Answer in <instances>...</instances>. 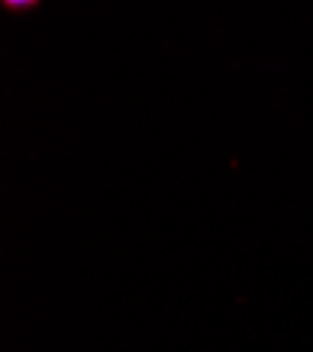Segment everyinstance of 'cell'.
<instances>
[{"label":"cell","mask_w":313,"mask_h":352,"mask_svg":"<svg viewBox=\"0 0 313 352\" xmlns=\"http://www.w3.org/2000/svg\"><path fill=\"white\" fill-rule=\"evenodd\" d=\"M3 6L9 12H28V9H37L40 0H3Z\"/></svg>","instance_id":"1"}]
</instances>
